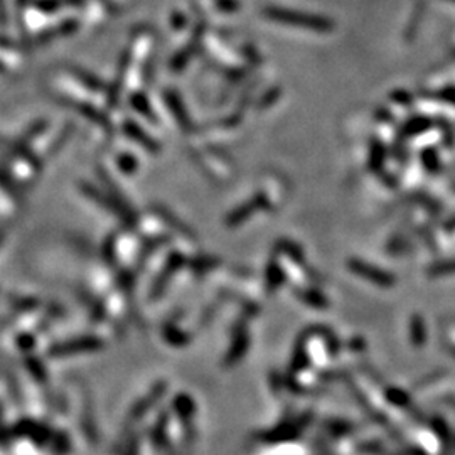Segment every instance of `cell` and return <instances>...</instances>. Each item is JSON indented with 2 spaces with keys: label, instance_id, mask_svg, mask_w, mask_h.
Here are the masks:
<instances>
[{
  "label": "cell",
  "instance_id": "1",
  "mask_svg": "<svg viewBox=\"0 0 455 455\" xmlns=\"http://www.w3.org/2000/svg\"><path fill=\"white\" fill-rule=\"evenodd\" d=\"M268 16L272 19H277L280 23H290V24H300L305 25L309 29H319V30H327L329 29V23L324 19H317V17H307V16H299L295 12L288 11H278V8H270Z\"/></svg>",
  "mask_w": 455,
  "mask_h": 455
}]
</instances>
